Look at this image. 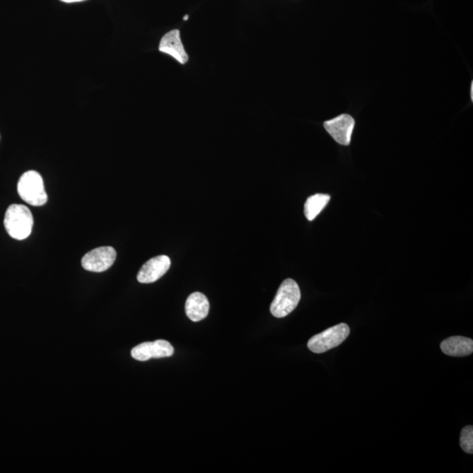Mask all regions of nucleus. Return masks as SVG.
Masks as SVG:
<instances>
[{"label": "nucleus", "mask_w": 473, "mask_h": 473, "mask_svg": "<svg viewBox=\"0 0 473 473\" xmlns=\"http://www.w3.org/2000/svg\"><path fill=\"white\" fill-rule=\"evenodd\" d=\"M349 334H350V328L347 324L340 323L310 338L308 347L315 354H323L343 343L349 337Z\"/></svg>", "instance_id": "obj_4"}, {"label": "nucleus", "mask_w": 473, "mask_h": 473, "mask_svg": "<svg viewBox=\"0 0 473 473\" xmlns=\"http://www.w3.org/2000/svg\"><path fill=\"white\" fill-rule=\"evenodd\" d=\"M61 1H63V2H65V3H75V2L85 1V0H61Z\"/></svg>", "instance_id": "obj_14"}, {"label": "nucleus", "mask_w": 473, "mask_h": 473, "mask_svg": "<svg viewBox=\"0 0 473 473\" xmlns=\"http://www.w3.org/2000/svg\"><path fill=\"white\" fill-rule=\"evenodd\" d=\"M472 94H473V85H472V86H471V98H472H472H473Z\"/></svg>", "instance_id": "obj_15"}, {"label": "nucleus", "mask_w": 473, "mask_h": 473, "mask_svg": "<svg viewBox=\"0 0 473 473\" xmlns=\"http://www.w3.org/2000/svg\"><path fill=\"white\" fill-rule=\"evenodd\" d=\"M444 354L451 357L469 356L473 352V340L465 337H451L441 343Z\"/></svg>", "instance_id": "obj_11"}, {"label": "nucleus", "mask_w": 473, "mask_h": 473, "mask_svg": "<svg viewBox=\"0 0 473 473\" xmlns=\"http://www.w3.org/2000/svg\"><path fill=\"white\" fill-rule=\"evenodd\" d=\"M159 50L171 55L181 64L188 63L189 55L182 43L180 31L177 29L170 31L161 38Z\"/></svg>", "instance_id": "obj_9"}, {"label": "nucleus", "mask_w": 473, "mask_h": 473, "mask_svg": "<svg viewBox=\"0 0 473 473\" xmlns=\"http://www.w3.org/2000/svg\"><path fill=\"white\" fill-rule=\"evenodd\" d=\"M4 224L13 239L23 240L29 237L34 226L32 212L27 206L12 205L6 210Z\"/></svg>", "instance_id": "obj_1"}, {"label": "nucleus", "mask_w": 473, "mask_h": 473, "mask_svg": "<svg viewBox=\"0 0 473 473\" xmlns=\"http://www.w3.org/2000/svg\"><path fill=\"white\" fill-rule=\"evenodd\" d=\"M186 315L193 322H199L208 316L210 303L202 293L195 292L189 296L185 305Z\"/></svg>", "instance_id": "obj_10"}, {"label": "nucleus", "mask_w": 473, "mask_h": 473, "mask_svg": "<svg viewBox=\"0 0 473 473\" xmlns=\"http://www.w3.org/2000/svg\"><path fill=\"white\" fill-rule=\"evenodd\" d=\"M324 129L333 138L335 141L343 146L350 145L355 122L354 117L347 114L328 120L323 124Z\"/></svg>", "instance_id": "obj_7"}, {"label": "nucleus", "mask_w": 473, "mask_h": 473, "mask_svg": "<svg viewBox=\"0 0 473 473\" xmlns=\"http://www.w3.org/2000/svg\"><path fill=\"white\" fill-rule=\"evenodd\" d=\"M189 20V15H185L184 17V20Z\"/></svg>", "instance_id": "obj_16"}, {"label": "nucleus", "mask_w": 473, "mask_h": 473, "mask_svg": "<svg viewBox=\"0 0 473 473\" xmlns=\"http://www.w3.org/2000/svg\"><path fill=\"white\" fill-rule=\"evenodd\" d=\"M170 265V259L165 255L152 258L140 268L137 276L138 281L144 284L155 282L168 271Z\"/></svg>", "instance_id": "obj_8"}, {"label": "nucleus", "mask_w": 473, "mask_h": 473, "mask_svg": "<svg viewBox=\"0 0 473 473\" xmlns=\"http://www.w3.org/2000/svg\"><path fill=\"white\" fill-rule=\"evenodd\" d=\"M301 300V291L292 279H286L279 286L270 306L272 315L282 319L293 312Z\"/></svg>", "instance_id": "obj_2"}, {"label": "nucleus", "mask_w": 473, "mask_h": 473, "mask_svg": "<svg viewBox=\"0 0 473 473\" xmlns=\"http://www.w3.org/2000/svg\"><path fill=\"white\" fill-rule=\"evenodd\" d=\"M174 347L166 340L146 342L134 347L131 351L134 360L147 361L151 358H168L174 354Z\"/></svg>", "instance_id": "obj_6"}, {"label": "nucleus", "mask_w": 473, "mask_h": 473, "mask_svg": "<svg viewBox=\"0 0 473 473\" xmlns=\"http://www.w3.org/2000/svg\"><path fill=\"white\" fill-rule=\"evenodd\" d=\"M116 257L117 253L113 247H99L85 255L82 260V265L85 270L89 272H105L112 267Z\"/></svg>", "instance_id": "obj_5"}, {"label": "nucleus", "mask_w": 473, "mask_h": 473, "mask_svg": "<svg viewBox=\"0 0 473 473\" xmlns=\"http://www.w3.org/2000/svg\"><path fill=\"white\" fill-rule=\"evenodd\" d=\"M20 198L33 206H43L48 202L43 179L39 173L34 170L24 173L18 182Z\"/></svg>", "instance_id": "obj_3"}, {"label": "nucleus", "mask_w": 473, "mask_h": 473, "mask_svg": "<svg viewBox=\"0 0 473 473\" xmlns=\"http://www.w3.org/2000/svg\"><path fill=\"white\" fill-rule=\"evenodd\" d=\"M460 446L468 454L473 453V427L466 426L461 431Z\"/></svg>", "instance_id": "obj_13"}, {"label": "nucleus", "mask_w": 473, "mask_h": 473, "mask_svg": "<svg viewBox=\"0 0 473 473\" xmlns=\"http://www.w3.org/2000/svg\"><path fill=\"white\" fill-rule=\"evenodd\" d=\"M330 200V196L326 194H316L310 196L305 205L306 219L309 221L315 219L320 212L326 208Z\"/></svg>", "instance_id": "obj_12"}]
</instances>
